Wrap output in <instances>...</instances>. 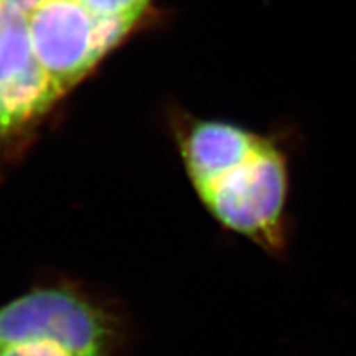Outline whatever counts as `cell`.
Here are the masks:
<instances>
[{"mask_svg":"<svg viewBox=\"0 0 356 356\" xmlns=\"http://www.w3.org/2000/svg\"><path fill=\"white\" fill-rule=\"evenodd\" d=\"M126 320L114 304L60 279L0 305V356H119Z\"/></svg>","mask_w":356,"mask_h":356,"instance_id":"cell-2","label":"cell"},{"mask_svg":"<svg viewBox=\"0 0 356 356\" xmlns=\"http://www.w3.org/2000/svg\"><path fill=\"white\" fill-rule=\"evenodd\" d=\"M172 134L185 175L213 221L269 254H282L291 172L277 139L186 113L172 115Z\"/></svg>","mask_w":356,"mask_h":356,"instance_id":"cell-1","label":"cell"}]
</instances>
